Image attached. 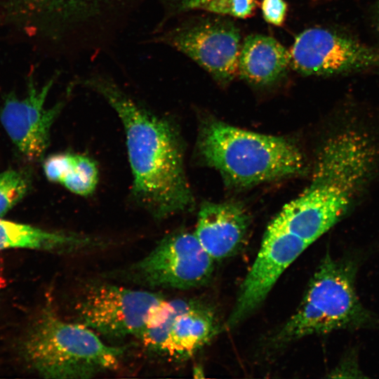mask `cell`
Here are the masks:
<instances>
[{
	"instance_id": "cell-17",
	"label": "cell",
	"mask_w": 379,
	"mask_h": 379,
	"mask_svg": "<svg viewBox=\"0 0 379 379\" xmlns=\"http://www.w3.org/2000/svg\"><path fill=\"white\" fill-rule=\"evenodd\" d=\"M91 0H4L7 11L27 22L65 17L79 11Z\"/></svg>"
},
{
	"instance_id": "cell-2",
	"label": "cell",
	"mask_w": 379,
	"mask_h": 379,
	"mask_svg": "<svg viewBox=\"0 0 379 379\" xmlns=\"http://www.w3.org/2000/svg\"><path fill=\"white\" fill-rule=\"evenodd\" d=\"M375 149L369 138L344 129L322 145L310 185L273 219L310 246L347 213L371 176Z\"/></svg>"
},
{
	"instance_id": "cell-16",
	"label": "cell",
	"mask_w": 379,
	"mask_h": 379,
	"mask_svg": "<svg viewBox=\"0 0 379 379\" xmlns=\"http://www.w3.org/2000/svg\"><path fill=\"white\" fill-rule=\"evenodd\" d=\"M192 303L180 299L164 300L152 310L138 338L149 350L161 352L175 317Z\"/></svg>"
},
{
	"instance_id": "cell-8",
	"label": "cell",
	"mask_w": 379,
	"mask_h": 379,
	"mask_svg": "<svg viewBox=\"0 0 379 379\" xmlns=\"http://www.w3.org/2000/svg\"><path fill=\"white\" fill-rule=\"evenodd\" d=\"M289 53L290 65L305 75L328 76L379 68V48L322 27L300 33Z\"/></svg>"
},
{
	"instance_id": "cell-6",
	"label": "cell",
	"mask_w": 379,
	"mask_h": 379,
	"mask_svg": "<svg viewBox=\"0 0 379 379\" xmlns=\"http://www.w3.org/2000/svg\"><path fill=\"white\" fill-rule=\"evenodd\" d=\"M214 261L194 232L178 230L165 235L141 260L113 273L149 288L188 289L208 281Z\"/></svg>"
},
{
	"instance_id": "cell-21",
	"label": "cell",
	"mask_w": 379,
	"mask_h": 379,
	"mask_svg": "<svg viewBox=\"0 0 379 379\" xmlns=\"http://www.w3.org/2000/svg\"><path fill=\"white\" fill-rule=\"evenodd\" d=\"M74 154L58 153L48 156L44 161L43 168L47 179L61 184L73 163Z\"/></svg>"
},
{
	"instance_id": "cell-12",
	"label": "cell",
	"mask_w": 379,
	"mask_h": 379,
	"mask_svg": "<svg viewBox=\"0 0 379 379\" xmlns=\"http://www.w3.org/2000/svg\"><path fill=\"white\" fill-rule=\"evenodd\" d=\"M249 225V216L241 205L206 201L200 207L194 234L208 254L219 260L242 246Z\"/></svg>"
},
{
	"instance_id": "cell-11",
	"label": "cell",
	"mask_w": 379,
	"mask_h": 379,
	"mask_svg": "<svg viewBox=\"0 0 379 379\" xmlns=\"http://www.w3.org/2000/svg\"><path fill=\"white\" fill-rule=\"evenodd\" d=\"M171 42L218 81L227 82L239 74L241 36L230 23L204 22L176 32Z\"/></svg>"
},
{
	"instance_id": "cell-7",
	"label": "cell",
	"mask_w": 379,
	"mask_h": 379,
	"mask_svg": "<svg viewBox=\"0 0 379 379\" xmlns=\"http://www.w3.org/2000/svg\"><path fill=\"white\" fill-rule=\"evenodd\" d=\"M164 300L153 291L95 284L75 305L77 322L108 338H138L152 310Z\"/></svg>"
},
{
	"instance_id": "cell-24",
	"label": "cell",
	"mask_w": 379,
	"mask_h": 379,
	"mask_svg": "<svg viewBox=\"0 0 379 379\" xmlns=\"http://www.w3.org/2000/svg\"><path fill=\"white\" fill-rule=\"evenodd\" d=\"M378 14H379V12H378Z\"/></svg>"
},
{
	"instance_id": "cell-20",
	"label": "cell",
	"mask_w": 379,
	"mask_h": 379,
	"mask_svg": "<svg viewBox=\"0 0 379 379\" xmlns=\"http://www.w3.org/2000/svg\"><path fill=\"white\" fill-rule=\"evenodd\" d=\"M256 6V0H208L201 9L217 14L246 18L253 13Z\"/></svg>"
},
{
	"instance_id": "cell-23",
	"label": "cell",
	"mask_w": 379,
	"mask_h": 379,
	"mask_svg": "<svg viewBox=\"0 0 379 379\" xmlns=\"http://www.w3.org/2000/svg\"><path fill=\"white\" fill-rule=\"evenodd\" d=\"M182 8H200L208 0H175Z\"/></svg>"
},
{
	"instance_id": "cell-18",
	"label": "cell",
	"mask_w": 379,
	"mask_h": 379,
	"mask_svg": "<svg viewBox=\"0 0 379 379\" xmlns=\"http://www.w3.org/2000/svg\"><path fill=\"white\" fill-rule=\"evenodd\" d=\"M96 163L88 156L74 154L73 163L61 185L73 194L88 197L98 182Z\"/></svg>"
},
{
	"instance_id": "cell-9",
	"label": "cell",
	"mask_w": 379,
	"mask_h": 379,
	"mask_svg": "<svg viewBox=\"0 0 379 379\" xmlns=\"http://www.w3.org/2000/svg\"><path fill=\"white\" fill-rule=\"evenodd\" d=\"M273 220L265 232L258 253L246 275L227 324L234 326L249 316L288 267L309 246Z\"/></svg>"
},
{
	"instance_id": "cell-4",
	"label": "cell",
	"mask_w": 379,
	"mask_h": 379,
	"mask_svg": "<svg viewBox=\"0 0 379 379\" xmlns=\"http://www.w3.org/2000/svg\"><path fill=\"white\" fill-rule=\"evenodd\" d=\"M24 352L44 378L86 379L118 368L124 349L106 344L94 331L66 321L47 308L32 324Z\"/></svg>"
},
{
	"instance_id": "cell-13",
	"label": "cell",
	"mask_w": 379,
	"mask_h": 379,
	"mask_svg": "<svg viewBox=\"0 0 379 379\" xmlns=\"http://www.w3.org/2000/svg\"><path fill=\"white\" fill-rule=\"evenodd\" d=\"M100 245L99 239L87 234L46 230L0 218V251L20 248L72 253Z\"/></svg>"
},
{
	"instance_id": "cell-10",
	"label": "cell",
	"mask_w": 379,
	"mask_h": 379,
	"mask_svg": "<svg viewBox=\"0 0 379 379\" xmlns=\"http://www.w3.org/2000/svg\"><path fill=\"white\" fill-rule=\"evenodd\" d=\"M55 81L52 78L38 87L30 78L26 95H8L0 111V121L11 141L20 153L31 161L41 159L48 147L53 122L64 103L47 108L46 97Z\"/></svg>"
},
{
	"instance_id": "cell-14",
	"label": "cell",
	"mask_w": 379,
	"mask_h": 379,
	"mask_svg": "<svg viewBox=\"0 0 379 379\" xmlns=\"http://www.w3.org/2000/svg\"><path fill=\"white\" fill-rule=\"evenodd\" d=\"M288 65L289 51L273 37L250 35L241 44L239 74L250 83L272 84L284 75Z\"/></svg>"
},
{
	"instance_id": "cell-1",
	"label": "cell",
	"mask_w": 379,
	"mask_h": 379,
	"mask_svg": "<svg viewBox=\"0 0 379 379\" xmlns=\"http://www.w3.org/2000/svg\"><path fill=\"white\" fill-rule=\"evenodd\" d=\"M88 84L105 99L123 125L133 201L158 220L188 211L194 198L175 127L109 80L93 79Z\"/></svg>"
},
{
	"instance_id": "cell-15",
	"label": "cell",
	"mask_w": 379,
	"mask_h": 379,
	"mask_svg": "<svg viewBox=\"0 0 379 379\" xmlns=\"http://www.w3.org/2000/svg\"><path fill=\"white\" fill-rule=\"evenodd\" d=\"M215 330L211 310L192 302L175 317L161 352L176 359L187 358L204 345Z\"/></svg>"
},
{
	"instance_id": "cell-22",
	"label": "cell",
	"mask_w": 379,
	"mask_h": 379,
	"mask_svg": "<svg viewBox=\"0 0 379 379\" xmlns=\"http://www.w3.org/2000/svg\"><path fill=\"white\" fill-rule=\"evenodd\" d=\"M261 8L267 22L276 26L283 24L287 11V5L284 0H262Z\"/></svg>"
},
{
	"instance_id": "cell-3",
	"label": "cell",
	"mask_w": 379,
	"mask_h": 379,
	"mask_svg": "<svg viewBox=\"0 0 379 379\" xmlns=\"http://www.w3.org/2000/svg\"><path fill=\"white\" fill-rule=\"evenodd\" d=\"M198 149L230 185L246 187L300 174L305 159L290 140L241 129L217 119L201 125Z\"/></svg>"
},
{
	"instance_id": "cell-5",
	"label": "cell",
	"mask_w": 379,
	"mask_h": 379,
	"mask_svg": "<svg viewBox=\"0 0 379 379\" xmlns=\"http://www.w3.org/2000/svg\"><path fill=\"white\" fill-rule=\"evenodd\" d=\"M357 265L350 258L333 259L328 252L312 277L302 302L277 335L284 343L314 334L359 328L378 322L356 292Z\"/></svg>"
},
{
	"instance_id": "cell-19",
	"label": "cell",
	"mask_w": 379,
	"mask_h": 379,
	"mask_svg": "<svg viewBox=\"0 0 379 379\" xmlns=\"http://www.w3.org/2000/svg\"><path fill=\"white\" fill-rule=\"evenodd\" d=\"M29 186L25 172L9 169L0 174V218L25 197Z\"/></svg>"
}]
</instances>
